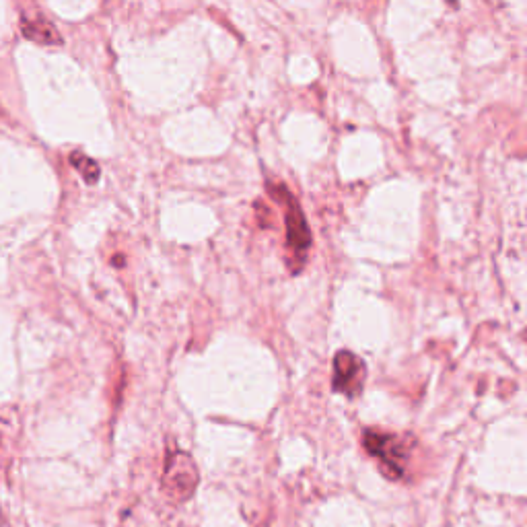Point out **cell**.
<instances>
[{
	"label": "cell",
	"mask_w": 527,
	"mask_h": 527,
	"mask_svg": "<svg viewBox=\"0 0 527 527\" xmlns=\"http://www.w3.org/2000/svg\"><path fill=\"white\" fill-rule=\"evenodd\" d=\"M365 449L379 462L381 472L390 480H400L404 474L406 458H408V447L396 437L388 433H377L367 431L363 435Z\"/></svg>",
	"instance_id": "1"
},
{
	"label": "cell",
	"mask_w": 527,
	"mask_h": 527,
	"mask_svg": "<svg viewBox=\"0 0 527 527\" xmlns=\"http://www.w3.org/2000/svg\"><path fill=\"white\" fill-rule=\"evenodd\" d=\"M198 468L188 453H171L163 468V490L173 501H188L198 486Z\"/></svg>",
	"instance_id": "2"
},
{
	"label": "cell",
	"mask_w": 527,
	"mask_h": 527,
	"mask_svg": "<svg viewBox=\"0 0 527 527\" xmlns=\"http://www.w3.org/2000/svg\"><path fill=\"white\" fill-rule=\"evenodd\" d=\"M363 385L365 363L357 355L342 350L334 359V390L348 398H357L363 392Z\"/></svg>",
	"instance_id": "3"
},
{
	"label": "cell",
	"mask_w": 527,
	"mask_h": 527,
	"mask_svg": "<svg viewBox=\"0 0 527 527\" xmlns=\"http://www.w3.org/2000/svg\"><path fill=\"white\" fill-rule=\"evenodd\" d=\"M289 202V213H287V237H289V245L293 248V252H307L309 245H311V233L309 227L305 223V217L301 213L299 204L287 196Z\"/></svg>",
	"instance_id": "4"
},
{
	"label": "cell",
	"mask_w": 527,
	"mask_h": 527,
	"mask_svg": "<svg viewBox=\"0 0 527 527\" xmlns=\"http://www.w3.org/2000/svg\"><path fill=\"white\" fill-rule=\"evenodd\" d=\"M21 29H23L25 38H29L33 42H38V44L54 46V44H60L62 42L60 33L44 17H23Z\"/></svg>",
	"instance_id": "5"
},
{
	"label": "cell",
	"mask_w": 527,
	"mask_h": 527,
	"mask_svg": "<svg viewBox=\"0 0 527 527\" xmlns=\"http://www.w3.org/2000/svg\"><path fill=\"white\" fill-rule=\"evenodd\" d=\"M70 163H73L79 169V173L83 175L87 184H95L99 180V167L89 157H85L81 153H73V155H70Z\"/></svg>",
	"instance_id": "6"
}]
</instances>
